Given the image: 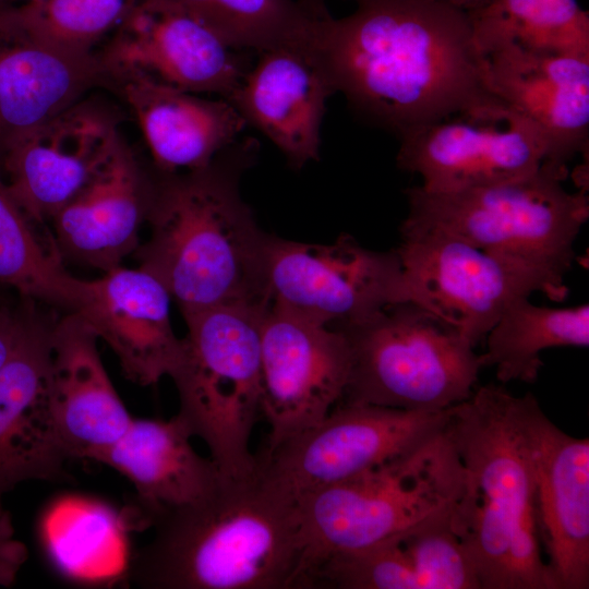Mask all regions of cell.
Segmentation results:
<instances>
[{
  "label": "cell",
  "mask_w": 589,
  "mask_h": 589,
  "mask_svg": "<svg viewBox=\"0 0 589 589\" xmlns=\"http://www.w3.org/2000/svg\"><path fill=\"white\" fill-rule=\"evenodd\" d=\"M155 185L121 142L111 158L50 220L63 260L103 273L135 252Z\"/></svg>",
  "instance_id": "603a6c76"
},
{
  "label": "cell",
  "mask_w": 589,
  "mask_h": 589,
  "mask_svg": "<svg viewBox=\"0 0 589 589\" xmlns=\"http://www.w3.org/2000/svg\"><path fill=\"white\" fill-rule=\"evenodd\" d=\"M97 341L76 314L57 317L51 334L49 406L71 458L94 459L133 420L105 369Z\"/></svg>",
  "instance_id": "7402d4cb"
},
{
  "label": "cell",
  "mask_w": 589,
  "mask_h": 589,
  "mask_svg": "<svg viewBox=\"0 0 589 589\" xmlns=\"http://www.w3.org/2000/svg\"><path fill=\"white\" fill-rule=\"evenodd\" d=\"M398 139V167L429 192L507 182L557 163L541 129L495 95Z\"/></svg>",
  "instance_id": "30bf717a"
},
{
  "label": "cell",
  "mask_w": 589,
  "mask_h": 589,
  "mask_svg": "<svg viewBox=\"0 0 589 589\" xmlns=\"http://www.w3.org/2000/svg\"><path fill=\"white\" fill-rule=\"evenodd\" d=\"M271 302L221 304L183 315L187 335L171 374L177 416L226 478L252 474L250 438L262 414L261 328Z\"/></svg>",
  "instance_id": "8992f818"
},
{
  "label": "cell",
  "mask_w": 589,
  "mask_h": 589,
  "mask_svg": "<svg viewBox=\"0 0 589 589\" xmlns=\"http://www.w3.org/2000/svg\"><path fill=\"white\" fill-rule=\"evenodd\" d=\"M461 488L462 467L446 423L398 458L300 496L302 589L326 560L368 549L449 509Z\"/></svg>",
  "instance_id": "5b68a950"
},
{
  "label": "cell",
  "mask_w": 589,
  "mask_h": 589,
  "mask_svg": "<svg viewBox=\"0 0 589 589\" xmlns=\"http://www.w3.org/2000/svg\"><path fill=\"white\" fill-rule=\"evenodd\" d=\"M447 431L462 467L450 524L481 589H556L543 558L529 441L518 397L488 384L450 407Z\"/></svg>",
  "instance_id": "277c9868"
},
{
  "label": "cell",
  "mask_w": 589,
  "mask_h": 589,
  "mask_svg": "<svg viewBox=\"0 0 589 589\" xmlns=\"http://www.w3.org/2000/svg\"><path fill=\"white\" fill-rule=\"evenodd\" d=\"M149 526L153 538L128 565L140 588L301 589L297 500L260 462L250 476H221L211 493Z\"/></svg>",
  "instance_id": "7a4b0ae2"
},
{
  "label": "cell",
  "mask_w": 589,
  "mask_h": 589,
  "mask_svg": "<svg viewBox=\"0 0 589 589\" xmlns=\"http://www.w3.org/2000/svg\"><path fill=\"white\" fill-rule=\"evenodd\" d=\"M533 465L541 543L556 589L589 588V440L557 428L533 395L518 397Z\"/></svg>",
  "instance_id": "2e32d148"
},
{
  "label": "cell",
  "mask_w": 589,
  "mask_h": 589,
  "mask_svg": "<svg viewBox=\"0 0 589 589\" xmlns=\"http://www.w3.org/2000/svg\"><path fill=\"white\" fill-rule=\"evenodd\" d=\"M241 51L171 2L139 0L96 57L107 82L141 75L228 99L251 68Z\"/></svg>",
  "instance_id": "5bb4252c"
},
{
  "label": "cell",
  "mask_w": 589,
  "mask_h": 589,
  "mask_svg": "<svg viewBox=\"0 0 589 589\" xmlns=\"http://www.w3.org/2000/svg\"><path fill=\"white\" fill-rule=\"evenodd\" d=\"M191 438L177 414L169 420L133 418L125 433L93 460L132 483L149 525L156 515L204 497L221 479L213 460L195 452Z\"/></svg>",
  "instance_id": "d4e9b609"
},
{
  "label": "cell",
  "mask_w": 589,
  "mask_h": 589,
  "mask_svg": "<svg viewBox=\"0 0 589 589\" xmlns=\"http://www.w3.org/2000/svg\"><path fill=\"white\" fill-rule=\"evenodd\" d=\"M350 370L351 350L340 329L271 302L261 328L267 449L321 422L342 399Z\"/></svg>",
  "instance_id": "4fadbf2b"
},
{
  "label": "cell",
  "mask_w": 589,
  "mask_h": 589,
  "mask_svg": "<svg viewBox=\"0 0 589 589\" xmlns=\"http://www.w3.org/2000/svg\"><path fill=\"white\" fill-rule=\"evenodd\" d=\"M306 9L313 12L316 15L328 14V11L325 7V0H299ZM357 3L362 0H353Z\"/></svg>",
  "instance_id": "836d02e7"
},
{
  "label": "cell",
  "mask_w": 589,
  "mask_h": 589,
  "mask_svg": "<svg viewBox=\"0 0 589 589\" xmlns=\"http://www.w3.org/2000/svg\"><path fill=\"white\" fill-rule=\"evenodd\" d=\"M313 43L335 91L398 137L494 96L469 14L435 0H362Z\"/></svg>",
  "instance_id": "6da1fadb"
},
{
  "label": "cell",
  "mask_w": 589,
  "mask_h": 589,
  "mask_svg": "<svg viewBox=\"0 0 589 589\" xmlns=\"http://www.w3.org/2000/svg\"><path fill=\"white\" fill-rule=\"evenodd\" d=\"M57 317L36 304L0 370V512L3 496L22 482L67 479L71 457L58 436L48 395Z\"/></svg>",
  "instance_id": "e0dca14e"
},
{
  "label": "cell",
  "mask_w": 589,
  "mask_h": 589,
  "mask_svg": "<svg viewBox=\"0 0 589 589\" xmlns=\"http://www.w3.org/2000/svg\"><path fill=\"white\" fill-rule=\"evenodd\" d=\"M26 560V549L14 538L12 519L7 510L0 512V585L10 586Z\"/></svg>",
  "instance_id": "1f68e13d"
},
{
  "label": "cell",
  "mask_w": 589,
  "mask_h": 589,
  "mask_svg": "<svg viewBox=\"0 0 589 589\" xmlns=\"http://www.w3.org/2000/svg\"><path fill=\"white\" fill-rule=\"evenodd\" d=\"M467 13L483 55L504 45L589 55V14L576 0H489Z\"/></svg>",
  "instance_id": "83f0119b"
},
{
  "label": "cell",
  "mask_w": 589,
  "mask_h": 589,
  "mask_svg": "<svg viewBox=\"0 0 589 589\" xmlns=\"http://www.w3.org/2000/svg\"><path fill=\"white\" fill-rule=\"evenodd\" d=\"M170 301L154 276L139 267L118 266L99 278L83 279L73 314L107 344L129 381L149 386L170 377L182 354Z\"/></svg>",
  "instance_id": "ffe728a7"
},
{
  "label": "cell",
  "mask_w": 589,
  "mask_h": 589,
  "mask_svg": "<svg viewBox=\"0 0 589 589\" xmlns=\"http://www.w3.org/2000/svg\"><path fill=\"white\" fill-rule=\"evenodd\" d=\"M333 328L351 350L344 402L442 411L471 397L483 368L455 327L409 301Z\"/></svg>",
  "instance_id": "ba28073f"
},
{
  "label": "cell",
  "mask_w": 589,
  "mask_h": 589,
  "mask_svg": "<svg viewBox=\"0 0 589 589\" xmlns=\"http://www.w3.org/2000/svg\"><path fill=\"white\" fill-rule=\"evenodd\" d=\"M227 99L296 169L318 160L326 99L336 93L313 43L262 50Z\"/></svg>",
  "instance_id": "d6986e66"
},
{
  "label": "cell",
  "mask_w": 589,
  "mask_h": 589,
  "mask_svg": "<svg viewBox=\"0 0 589 589\" xmlns=\"http://www.w3.org/2000/svg\"><path fill=\"white\" fill-rule=\"evenodd\" d=\"M139 0H40L20 4L28 25L43 38L67 50L92 55Z\"/></svg>",
  "instance_id": "f546056e"
},
{
  "label": "cell",
  "mask_w": 589,
  "mask_h": 589,
  "mask_svg": "<svg viewBox=\"0 0 589 589\" xmlns=\"http://www.w3.org/2000/svg\"><path fill=\"white\" fill-rule=\"evenodd\" d=\"M466 12L478 9L489 0H435Z\"/></svg>",
  "instance_id": "d6a6232c"
},
{
  "label": "cell",
  "mask_w": 589,
  "mask_h": 589,
  "mask_svg": "<svg viewBox=\"0 0 589 589\" xmlns=\"http://www.w3.org/2000/svg\"><path fill=\"white\" fill-rule=\"evenodd\" d=\"M40 0H0V5H20L31 2H36Z\"/></svg>",
  "instance_id": "e575fe53"
},
{
  "label": "cell",
  "mask_w": 589,
  "mask_h": 589,
  "mask_svg": "<svg viewBox=\"0 0 589 589\" xmlns=\"http://www.w3.org/2000/svg\"><path fill=\"white\" fill-rule=\"evenodd\" d=\"M104 81L96 55L51 44L20 5H0V172L17 141Z\"/></svg>",
  "instance_id": "ac0fdd59"
},
{
  "label": "cell",
  "mask_w": 589,
  "mask_h": 589,
  "mask_svg": "<svg viewBox=\"0 0 589 589\" xmlns=\"http://www.w3.org/2000/svg\"><path fill=\"white\" fill-rule=\"evenodd\" d=\"M10 193L0 172V287L65 313L77 309L82 278L63 264L51 233H43Z\"/></svg>",
  "instance_id": "484cf974"
},
{
  "label": "cell",
  "mask_w": 589,
  "mask_h": 589,
  "mask_svg": "<svg viewBox=\"0 0 589 589\" xmlns=\"http://www.w3.org/2000/svg\"><path fill=\"white\" fill-rule=\"evenodd\" d=\"M396 250L374 251L349 235L329 244L268 236L265 283L271 302L313 322L339 327L399 301Z\"/></svg>",
  "instance_id": "7c38bea8"
},
{
  "label": "cell",
  "mask_w": 589,
  "mask_h": 589,
  "mask_svg": "<svg viewBox=\"0 0 589 589\" xmlns=\"http://www.w3.org/2000/svg\"><path fill=\"white\" fill-rule=\"evenodd\" d=\"M399 301L412 302L455 327L473 347L519 297L536 291L554 301L565 283L480 249L434 227L400 226Z\"/></svg>",
  "instance_id": "9c48e42d"
},
{
  "label": "cell",
  "mask_w": 589,
  "mask_h": 589,
  "mask_svg": "<svg viewBox=\"0 0 589 589\" xmlns=\"http://www.w3.org/2000/svg\"><path fill=\"white\" fill-rule=\"evenodd\" d=\"M490 91L531 120L566 165L588 147L589 55L504 45L484 55Z\"/></svg>",
  "instance_id": "44dd1931"
},
{
  "label": "cell",
  "mask_w": 589,
  "mask_h": 589,
  "mask_svg": "<svg viewBox=\"0 0 589 589\" xmlns=\"http://www.w3.org/2000/svg\"><path fill=\"white\" fill-rule=\"evenodd\" d=\"M121 142L116 117L81 99L17 141L5 155L1 173L26 215L45 227Z\"/></svg>",
  "instance_id": "9a60e30c"
},
{
  "label": "cell",
  "mask_w": 589,
  "mask_h": 589,
  "mask_svg": "<svg viewBox=\"0 0 589 589\" xmlns=\"http://www.w3.org/2000/svg\"><path fill=\"white\" fill-rule=\"evenodd\" d=\"M110 82L118 85L164 173L205 168L248 127L224 98H202L141 75Z\"/></svg>",
  "instance_id": "cb8c5ba5"
},
{
  "label": "cell",
  "mask_w": 589,
  "mask_h": 589,
  "mask_svg": "<svg viewBox=\"0 0 589 589\" xmlns=\"http://www.w3.org/2000/svg\"><path fill=\"white\" fill-rule=\"evenodd\" d=\"M449 409L411 411L339 401L317 424L259 458L264 474L296 500L384 465L447 423Z\"/></svg>",
  "instance_id": "8fae6325"
},
{
  "label": "cell",
  "mask_w": 589,
  "mask_h": 589,
  "mask_svg": "<svg viewBox=\"0 0 589 589\" xmlns=\"http://www.w3.org/2000/svg\"><path fill=\"white\" fill-rule=\"evenodd\" d=\"M482 366H493L502 383H534L541 352L555 347H588L589 305L539 306L529 297L514 300L485 336Z\"/></svg>",
  "instance_id": "4316f807"
},
{
  "label": "cell",
  "mask_w": 589,
  "mask_h": 589,
  "mask_svg": "<svg viewBox=\"0 0 589 589\" xmlns=\"http://www.w3.org/2000/svg\"><path fill=\"white\" fill-rule=\"evenodd\" d=\"M36 304L0 287V370L17 347Z\"/></svg>",
  "instance_id": "4dcf8cb0"
},
{
  "label": "cell",
  "mask_w": 589,
  "mask_h": 589,
  "mask_svg": "<svg viewBox=\"0 0 589 589\" xmlns=\"http://www.w3.org/2000/svg\"><path fill=\"white\" fill-rule=\"evenodd\" d=\"M255 153L253 139L236 142L205 168L165 173L155 185L149 237L135 255L139 268L167 289L182 314L271 302L265 283L269 235L239 190Z\"/></svg>",
  "instance_id": "3957f363"
},
{
  "label": "cell",
  "mask_w": 589,
  "mask_h": 589,
  "mask_svg": "<svg viewBox=\"0 0 589 589\" xmlns=\"http://www.w3.org/2000/svg\"><path fill=\"white\" fill-rule=\"evenodd\" d=\"M564 164L545 163L516 180L455 192L406 190L402 225L434 227L558 281L575 260L574 242L589 217L584 188L568 192Z\"/></svg>",
  "instance_id": "52a82bcc"
},
{
  "label": "cell",
  "mask_w": 589,
  "mask_h": 589,
  "mask_svg": "<svg viewBox=\"0 0 589 589\" xmlns=\"http://www.w3.org/2000/svg\"><path fill=\"white\" fill-rule=\"evenodd\" d=\"M239 50L311 40L317 20L299 0H167ZM327 15V14H326Z\"/></svg>",
  "instance_id": "f1b7e54d"
}]
</instances>
